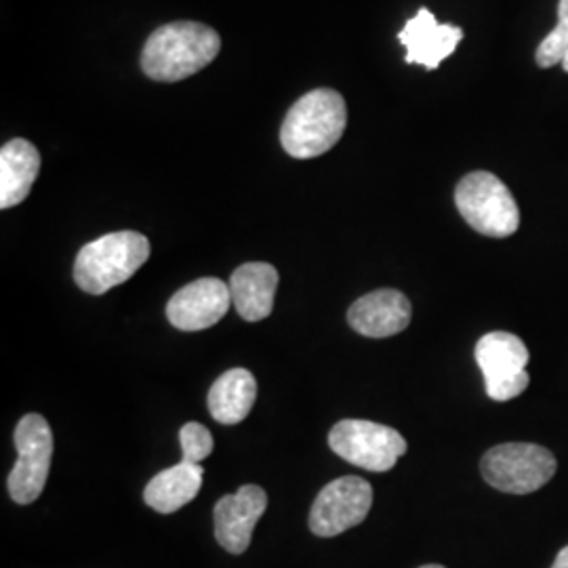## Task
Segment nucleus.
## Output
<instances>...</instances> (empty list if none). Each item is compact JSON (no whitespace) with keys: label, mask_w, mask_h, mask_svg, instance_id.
Returning a JSON list of instances; mask_svg holds the SVG:
<instances>
[{"label":"nucleus","mask_w":568,"mask_h":568,"mask_svg":"<svg viewBox=\"0 0 568 568\" xmlns=\"http://www.w3.org/2000/svg\"><path fill=\"white\" fill-rule=\"evenodd\" d=\"M222 51L220 34L199 21L161 26L143 44L142 70L152 81L180 82L201 72Z\"/></svg>","instance_id":"obj_1"},{"label":"nucleus","mask_w":568,"mask_h":568,"mask_svg":"<svg viewBox=\"0 0 568 568\" xmlns=\"http://www.w3.org/2000/svg\"><path fill=\"white\" fill-rule=\"evenodd\" d=\"M347 105L333 89H314L291 105L281 129L284 152L293 159L323 156L344 138Z\"/></svg>","instance_id":"obj_2"},{"label":"nucleus","mask_w":568,"mask_h":568,"mask_svg":"<svg viewBox=\"0 0 568 568\" xmlns=\"http://www.w3.org/2000/svg\"><path fill=\"white\" fill-rule=\"evenodd\" d=\"M150 257V241L133 230L105 234L84 244L74 262V281L84 293L103 295L135 276Z\"/></svg>","instance_id":"obj_3"},{"label":"nucleus","mask_w":568,"mask_h":568,"mask_svg":"<svg viewBox=\"0 0 568 568\" xmlns=\"http://www.w3.org/2000/svg\"><path fill=\"white\" fill-rule=\"evenodd\" d=\"M457 211L478 234L508 239L520 227V209L508 185L488 171H474L455 187Z\"/></svg>","instance_id":"obj_4"},{"label":"nucleus","mask_w":568,"mask_h":568,"mask_svg":"<svg viewBox=\"0 0 568 568\" xmlns=\"http://www.w3.org/2000/svg\"><path fill=\"white\" fill-rule=\"evenodd\" d=\"M556 457L530 443H508L490 448L480 462L488 485L509 495H528L546 487L556 474Z\"/></svg>","instance_id":"obj_5"},{"label":"nucleus","mask_w":568,"mask_h":568,"mask_svg":"<svg viewBox=\"0 0 568 568\" xmlns=\"http://www.w3.org/2000/svg\"><path fill=\"white\" fill-rule=\"evenodd\" d=\"M328 447L347 464L382 474L405 455L406 440L394 427L365 419H344L331 429Z\"/></svg>","instance_id":"obj_6"},{"label":"nucleus","mask_w":568,"mask_h":568,"mask_svg":"<svg viewBox=\"0 0 568 568\" xmlns=\"http://www.w3.org/2000/svg\"><path fill=\"white\" fill-rule=\"evenodd\" d=\"M18 462L7 487L16 504L28 506L41 497L53 459V432L42 415H26L16 427Z\"/></svg>","instance_id":"obj_7"},{"label":"nucleus","mask_w":568,"mask_h":568,"mask_svg":"<svg viewBox=\"0 0 568 568\" xmlns=\"http://www.w3.org/2000/svg\"><path fill=\"white\" fill-rule=\"evenodd\" d=\"M528 347L518 335L495 331L476 344V363L483 371L488 398L508 403L528 387Z\"/></svg>","instance_id":"obj_8"},{"label":"nucleus","mask_w":568,"mask_h":568,"mask_svg":"<svg viewBox=\"0 0 568 568\" xmlns=\"http://www.w3.org/2000/svg\"><path fill=\"white\" fill-rule=\"evenodd\" d=\"M373 506V487L361 476L328 483L310 509V530L318 537H337L358 527Z\"/></svg>","instance_id":"obj_9"},{"label":"nucleus","mask_w":568,"mask_h":568,"mask_svg":"<svg viewBox=\"0 0 568 568\" xmlns=\"http://www.w3.org/2000/svg\"><path fill=\"white\" fill-rule=\"evenodd\" d=\"M230 305V284L220 278H199L185 284L169 300L166 318L180 331H203L217 325Z\"/></svg>","instance_id":"obj_10"},{"label":"nucleus","mask_w":568,"mask_h":568,"mask_svg":"<svg viewBox=\"0 0 568 568\" xmlns=\"http://www.w3.org/2000/svg\"><path fill=\"white\" fill-rule=\"evenodd\" d=\"M265 508L267 495L257 485H244L234 495L222 497L213 511L217 544L234 556L244 554Z\"/></svg>","instance_id":"obj_11"},{"label":"nucleus","mask_w":568,"mask_h":568,"mask_svg":"<svg viewBox=\"0 0 568 568\" xmlns=\"http://www.w3.org/2000/svg\"><path fill=\"white\" fill-rule=\"evenodd\" d=\"M464 39V30L450 23H438L436 16L419 9L415 18L406 21L398 32V41L405 44L406 63H419L427 70H436L448 55L455 53Z\"/></svg>","instance_id":"obj_12"},{"label":"nucleus","mask_w":568,"mask_h":568,"mask_svg":"<svg viewBox=\"0 0 568 568\" xmlns=\"http://www.w3.org/2000/svg\"><path fill=\"white\" fill-rule=\"evenodd\" d=\"M413 307L405 293L394 288H379L356 300L349 312V326L371 339H384L403 333L410 325Z\"/></svg>","instance_id":"obj_13"},{"label":"nucleus","mask_w":568,"mask_h":568,"mask_svg":"<svg viewBox=\"0 0 568 568\" xmlns=\"http://www.w3.org/2000/svg\"><path fill=\"white\" fill-rule=\"evenodd\" d=\"M281 283L278 270L265 262H251L234 270L230 278L232 305L246 323H260L274 310L276 288Z\"/></svg>","instance_id":"obj_14"},{"label":"nucleus","mask_w":568,"mask_h":568,"mask_svg":"<svg viewBox=\"0 0 568 568\" xmlns=\"http://www.w3.org/2000/svg\"><path fill=\"white\" fill-rule=\"evenodd\" d=\"M41 171V154L28 140H11L0 150V209L23 203Z\"/></svg>","instance_id":"obj_15"},{"label":"nucleus","mask_w":568,"mask_h":568,"mask_svg":"<svg viewBox=\"0 0 568 568\" xmlns=\"http://www.w3.org/2000/svg\"><path fill=\"white\" fill-rule=\"evenodd\" d=\"M257 382L246 368H230L209 389V413L222 426L244 422L255 405Z\"/></svg>","instance_id":"obj_16"},{"label":"nucleus","mask_w":568,"mask_h":568,"mask_svg":"<svg viewBox=\"0 0 568 568\" xmlns=\"http://www.w3.org/2000/svg\"><path fill=\"white\" fill-rule=\"evenodd\" d=\"M203 467L180 462L178 466L163 469L148 483L143 490V501L159 514H173L199 495L203 487Z\"/></svg>","instance_id":"obj_17"},{"label":"nucleus","mask_w":568,"mask_h":568,"mask_svg":"<svg viewBox=\"0 0 568 568\" xmlns=\"http://www.w3.org/2000/svg\"><path fill=\"white\" fill-rule=\"evenodd\" d=\"M568 53V0H560L558 4V23L548 37L537 47L535 60L539 68H551L562 63Z\"/></svg>","instance_id":"obj_18"},{"label":"nucleus","mask_w":568,"mask_h":568,"mask_svg":"<svg viewBox=\"0 0 568 568\" xmlns=\"http://www.w3.org/2000/svg\"><path fill=\"white\" fill-rule=\"evenodd\" d=\"M180 443H182V462L201 466L206 457H211L215 443L211 432L196 422H190L182 427L180 432Z\"/></svg>","instance_id":"obj_19"},{"label":"nucleus","mask_w":568,"mask_h":568,"mask_svg":"<svg viewBox=\"0 0 568 568\" xmlns=\"http://www.w3.org/2000/svg\"><path fill=\"white\" fill-rule=\"evenodd\" d=\"M551 568H568V546L558 554V558H556Z\"/></svg>","instance_id":"obj_20"},{"label":"nucleus","mask_w":568,"mask_h":568,"mask_svg":"<svg viewBox=\"0 0 568 568\" xmlns=\"http://www.w3.org/2000/svg\"><path fill=\"white\" fill-rule=\"evenodd\" d=\"M562 68H565V72H567V74H568V53H567V58H565V61H562Z\"/></svg>","instance_id":"obj_21"},{"label":"nucleus","mask_w":568,"mask_h":568,"mask_svg":"<svg viewBox=\"0 0 568 568\" xmlns=\"http://www.w3.org/2000/svg\"><path fill=\"white\" fill-rule=\"evenodd\" d=\"M422 568H445V567H440V565H427V567H422Z\"/></svg>","instance_id":"obj_22"}]
</instances>
